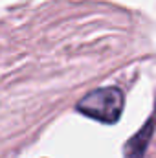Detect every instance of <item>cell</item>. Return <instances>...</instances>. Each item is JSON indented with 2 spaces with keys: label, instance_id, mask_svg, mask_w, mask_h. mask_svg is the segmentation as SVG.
Instances as JSON below:
<instances>
[{
  "label": "cell",
  "instance_id": "1",
  "mask_svg": "<svg viewBox=\"0 0 156 158\" xmlns=\"http://www.w3.org/2000/svg\"><path fill=\"white\" fill-rule=\"evenodd\" d=\"M123 94L116 86H105L97 88L90 94H86L77 103V110L81 114L94 118L103 123H114L119 119L123 112Z\"/></svg>",
  "mask_w": 156,
  "mask_h": 158
}]
</instances>
